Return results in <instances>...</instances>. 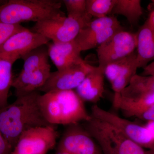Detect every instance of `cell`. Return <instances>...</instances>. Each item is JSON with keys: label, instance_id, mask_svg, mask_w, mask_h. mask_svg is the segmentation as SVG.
<instances>
[{"label": "cell", "instance_id": "cell-14", "mask_svg": "<svg viewBox=\"0 0 154 154\" xmlns=\"http://www.w3.org/2000/svg\"><path fill=\"white\" fill-rule=\"evenodd\" d=\"M104 71L94 66L76 88L77 94L84 102L96 103L103 97L105 92Z\"/></svg>", "mask_w": 154, "mask_h": 154}, {"label": "cell", "instance_id": "cell-32", "mask_svg": "<svg viewBox=\"0 0 154 154\" xmlns=\"http://www.w3.org/2000/svg\"><path fill=\"white\" fill-rule=\"evenodd\" d=\"M55 154H71L69 152L63 150L57 149V151Z\"/></svg>", "mask_w": 154, "mask_h": 154}, {"label": "cell", "instance_id": "cell-34", "mask_svg": "<svg viewBox=\"0 0 154 154\" xmlns=\"http://www.w3.org/2000/svg\"><path fill=\"white\" fill-rule=\"evenodd\" d=\"M7 1H3V0H0V7L1 6L4 5V4H5L6 2H7Z\"/></svg>", "mask_w": 154, "mask_h": 154}, {"label": "cell", "instance_id": "cell-8", "mask_svg": "<svg viewBox=\"0 0 154 154\" xmlns=\"http://www.w3.org/2000/svg\"><path fill=\"white\" fill-rule=\"evenodd\" d=\"M137 33L120 30L97 48L99 66L103 70L107 65L126 57L137 48Z\"/></svg>", "mask_w": 154, "mask_h": 154}, {"label": "cell", "instance_id": "cell-17", "mask_svg": "<svg viewBox=\"0 0 154 154\" xmlns=\"http://www.w3.org/2000/svg\"><path fill=\"white\" fill-rule=\"evenodd\" d=\"M154 105V92L144 94L133 99H127L121 96L113 104L116 109L121 110L125 116L134 117L140 111Z\"/></svg>", "mask_w": 154, "mask_h": 154}, {"label": "cell", "instance_id": "cell-16", "mask_svg": "<svg viewBox=\"0 0 154 154\" xmlns=\"http://www.w3.org/2000/svg\"><path fill=\"white\" fill-rule=\"evenodd\" d=\"M19 59L17 56L0 54V109L8 105L9 92L14 81L12 67Z\"/></svg>", "mask_w": 154, "mask_h": 154}, {"label": "cell", "instance_id": "cell-33", "mask_svg": "<svg viewBox=\"0 0 154 154\" xmlns=\"http://www.w3.org/2000/svg\"><path fill=\"white\" fill-rule=\"evenodd\" d=\"M146 154H154V149L148 150L146 151Z\"/></svg>", "mask_w": 154, "mask_h": 154}, {"label": "cell", "instance_id": "cell-29", "mask_svg": "<svg viewBox=\"0 0 154 154\" xmlns=\"http://www.w3.org/2000/svg\"><path fill=\"white\" fill-rule=\"evenodd\" d=\"M153 75H154V60L144 68L143 72L141 74L145 76Z\"/></svg>", "mask_w": 154, "mask_h": 154}, {"label": "cell", "instance_id": "cell-4", "mask_svg": "<svg viewBox=\"0 0 154 154\" xmlns=\"http://www.w3.org/2000/svg\"><path fill=\"white\" fill-rule=\"evenodd\" d=\"M84 127L98 143L102 154H146L144 149L105 121L92 117Z\"/></svg>", "mask_w": 154, "mask_h": 154}, {"label": "cell", "instance_id": "cell-23", "mask_svg": "<svg viewBox=\"0 0 154 154\" xmlns=\"http://www.w3.org/2000/svg\"><path fill=\"white\" fill-rule=\"evenodd\" d=\"M136 63L137 54L134 52L126 57L107 65L104 71L105 76L110 83L112 82L118 76Z\"/></svg>", "mask_w": 154, "mask_h": 154}, {"label": "cell", "instance_id": "cell-1", "mask_svg": "<svg viewBox=\"0 0 154 154\" xmlns=\"http://www.w3.org/2000/svg\"><path fill=\"white\" fill-rule=\"evenodd\" d=\"M39 94L35 91L17 97L13 103L0 109V132L13 148L26 131L50 125L40 110L38 102Z\"/></svg>", "mask_w": 154, "mask_h": 154}, {"label": "cell", "instance_id": "cell-3", "mask_svg": "<svg viewBox=\"0 0 154 154\" xmlns=\"http://www.w3.org/2000/svg\"><path fill=\"white\" fill-rule=\"evenodd\" d=\"M58 0H10L0 7V23L18 25L64 16Z\"/></svg>", "mask_w": 154, "mask_h": 154}, {"label": "cell", "instance_id": "cell-5", "mask_svg": "<svg viewBox=\"0 0 154 154\" xmlns=\"http://www.w3.org/2000/svg\"><path fill=\"white\" fill-rule=\"evenodd\" d=\"M90 15L82 17L64 16L35 23L30 29L41 34L54 42L74 40L80 31L92 21Z\"/></svg>", "mask_w": 154, "mask_h": 154}, {"label": "cell", "instance_id": "cell-26", "mask_svg": "<svg viewBox=\"0 0 154 154\" xmlns=\"http://www.w3.org/2000/svg\"><path fill=\"white\" fill-rule=\"evenodd\" d=\"M25 28L20 24L11 25L0 23V46L2 45L11 36Z\"/></svg>", "mask_w": 154, "mask_h": 154}, {"label": "cell", "instance_id": "cell-7", "mask_svg": "<svg viewBox=\"0 0 154 154\" xmlns=\"http://www.w3.org/2000/svg\"><path fill=\"white\" fill-rule=\"evenodd\" d=\"M58 135L55 125L30 128L21 135L11 154H46L55 146Z\"/></svg>", "mask_w": 154, "mask_h": 154}, {"label": "cell", "instance_id": "cell-6", "mask_svg": "<svg viewBox=\"0 0 154 154\" xmlns=\"http://www.w3.org/2000/svg\"><path fill=\"white\" fill-rule=\"evenodd\" d=\"M91 116L113 125L125 136L143 148L154 149V138L146 126H142L122 118L94 105L91 108Z\"/></svg>", "mask_w": 154, "mask_h": 154}, {"label": "cell", "instance_id": "cell-12", "mask_svg": "<svg viewBox=\"0 0 154 154\" xmlns=\"http://www.w3.org/2000/svg\"><path fill=\"white\" fill-rule=\"evenodd\" d=\"M47 45L49 57L57 70L86 62L81 57L82 51L75 40L66 42H49Z\"/></svg>", "mask_w": 154, "mask_h": 154}, {"label": "cell", "instance_id": "cell-13", "mask_svg": "<svg viewBox=\"0 0 154 154\" xmlns=\"http://www.w3.org/2000/svg\"><path fill=\"white\" fill-rule=\"evenodd\" d=\"M51 73L49 63L37 69L27 72L21 71L14 79L12 84L17 98L38 91L47 82Z\"/></svg>", "mask_w": 154, "mask_h": 154}, {"label": "cell", "instance_id": "cell-31", "mask_svg": "<svg viewBox=\"0 0 154 154\" xmlns=\"http://www.w3.org/2000/svg\"><path fill=\"white\" fill-rule=\"evenodd\" d=\"M146 126L149 130L154 138V122H148L147 124L146 125Z\"/></svg>", "mask_w": 154, "mask_h": 154}, {"label": "cell", "instance_id": "cell-9", "mask_svg": "<svg viewBox=\"0 0 154 154\" xmlns=\"http://www.w3.org/2000/svg\"><path fill=\"white\" fill-rule=\"evenodd\" d=\"M94 67L85 62L51 72L47 82L38 91L46 93L76 89Z\"/></svg>", "mask_w": 154, "mask_h": 154}, {"label": "cell", "instance_id": "cell-11", "mask_svg": "<svg viewBox=\"0 0 154 154\" xmlns=\"http://www.w3.org/2000/svg\"><path fill=\"white\" fill-rule=\"evenodd\" d=\"M50 41L41 34L25 28L11 36L0 46V54L16 55L22 58L33 50L46 45Z\"/></svg>", "mask_w": 154, "mask_h": 154}, {"label": "cell", "instance_id": "cell-22", "mask_svg": "<svg viewBox=\"0 0 154 154\" xmlns=\"http://www.w3.org/2000/svg\"><path fill=\"white\" fill-rule=\"evenodd\" d=\"M122 30L124 29L121 25L107 28L99 31L81 42L76 43L82 51L98 48L115 33Z\"/></svg>", "mask_w": 154, "mask_h": 154}, {"label": "cell", "instance_id": "cell-20", "mask_svg": "<svg viewBox=\"0 0 154 154\" xmlns=\"http://www.w3.org/2000/svg\"><path fill=\"white\" fill-rule=\"evenodd\" d=\"M120 25L118 19L114 16L97 18L92 20L82 29L74 40L79 43L99 31Z\"/></svg>", "mask_w": 154, "mask_h": 154}, {"label": "cell", "instance_id": "cell-28", "mask_svg": "<svg viewBox=\"0 0 154 154\" xmlns=\"http://www.w3.org/2000/svg\"><path fill=\"white\" fill-rule=\"evenodd\" d=\"M14 148L0 132V154H11Z\"/></svg>", "mask_w": 154, "mask_h": 154}, {"label": "cell", "instance_id": "cell-19", "mask_svg": "<svg viewBox=\"0 0 154 154\" xmlns=\"http://www.w3.org/2000/svg\"><path fill=\"white\" fill-rule=\"evenodd\" d=\"M143 14L140 0H116L112 14L122 15L130 24H137Z\"/></svg>", "mask_w": 154, "mask_h": 154}, {"label": "cell", "instance_id": "cell-18", "mask_svg": "<svg viewBox=\"0 0 154 154\" xmlns=\"http://www.w3.org/2000/svg\"><path fill=\"white\" fill-rule=\"evenodd\" d=\"M153 92L154 75L145 76L136 74L122 92L121 96L125 99H131Z\"/></svg>", "mask_w": 154, "mask_h": 154}, {"label": "cell", "instance_id": "cell-15", "mask_svg": "<svg viewBox=\"0 0 154 154\" xmlns=\"http://www.w3.org/2000/svg\"><path fill=\"white\" fill-rule=\"evenodd\" d=\"M137 36V63L138 68H144L154 60V30L146 22Z\"/></svg>", "mask_w": 154, "mask_h": 154}, {"label": "cell", "instance_id": "cell-10", "mask_svg": "<svg viewBox=\"0 0 154 154\" xmlns=\"http://www.w3.org/2000/svg\"><path fill=\"white\" fill-rule=\"evenodd\" d=\"M57 149L63 150L71 154H102L94 139L79 123L68 125Z\"/></svg>", "mask_w": 154, "mask_h": 154}, {"label": "cell", "instance_id": "cell-30", "mask_svg": "<svg viewBox=\"0 0 154 154\" xmlns=\"http://www.w3.org/2000/svg\"><path fill=\"white\" fill-rule=\"evenodd\" d=\"M152 2L154 3V1H152ZM147 22L148 24L152 29L154 30V10L152 12L151 14L150 15L148 19L146 21Z\"/></svg>", "mask_w": 154, "mask_h": 154}, {"label": "cell", "instance_id": "cell-25", "mask_svg": "<svg viewBox=\"0 0 154 154\" xmlns=\"http://www.w3.org/2000/svg\"><path fill=\"white\" fill-rule=\"evenodd\" d=\"M68 16L82 17L88 15L86 0H63Z\"/></svg>", "mask_w": 154, "mask_h": 154}, {"label": "cell", "instance_id": "cell-24", "mask_svg": "<svg viewBox=\"0 0 154 154\" xmlns=\"http://www.w3.org/2000/svg\"><path fill=\"white\" fill-rule=\"evenodd\" d=\"M116 0H86L87 13L92 17L101 18L112 13Z\"/></svg>", "mask_w": 154, "mask_h": 154}, {"label": "cell", "instance_id": "cell-21", "mask_svg": "<svg viewBox=\"0 0 154 154\" xmlns=\"http://www.w3.org/2000/svg\"><path fill=\"white\" fill-rule=\"evenodd\" d=\"M47 45L33 50L22 58L24 64L22 71H30L37 69L49 64Z\"/></svg>", "mask_w": 154, "mask_h": 154}, {"label": "cell", "instance_id": "cell-27", "mask_svg": "<svg viewBox=\"0 0 154 154\" xmlns=\"http://www.w3.org/2000/svg\"><path fill=\"white\" fill-rule=\"evenodd\" d=\"M134 117L147 122H154V105L140 111Z\"/></svg>", "mask_w": 154, "mask_h": 154}, {"label": "cell", "instance_id": "cell-2", "mask_svg": "<svg viewBox=\"0 0 154 154\" xmlns=\"http://www.w3.org/2000/svg\"><path fill=\"white\" fill-rule=\"evenodd\" d=\"M38 105L46 121L51 125H69L89 121L84 102L76 91H52L39 94Z\"/></svg>", "mask_w": 154, "mask_h": 154}]
</instances>
